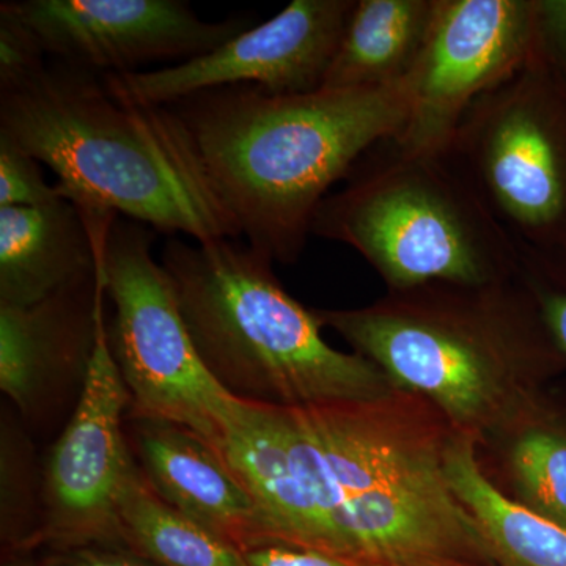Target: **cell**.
I'll list each match as a JSON object with an SVG mask.
<instances>
[{
	"label": "cell",
	"mask_w": 566,
	"mask_h": 566,
	"mask_svg": "<svg viewBox=\"0 0 566 566\" xmlns=\"http://www.w3.org/2000/svg\"><path fill=\"white\" fill-rule=\"evenodd\" d=\"M0 139L50 167L81 210L197 243L241 237L177 112L136 102L99 74L46 61L0 82Z\"/></svg>",
	"instance_id": "obj_1"
},
{
	"label": "cell",
	"mask_w": 566,
	"mask_h": 566,
	"mask_svg": "<svg viewBox=\"0 0 566 566\" xmlns=\"http://www.w3.org/2000/svg\"><path fill=\"white\" fill-rule=\"evenodd\" d=\"M409 106L408 77L290 95L233 85L170 104L245 243L274 263L300 259L335 182L400 134Z\"/></svg>",
	"instance_id": "obj_2"
},
{
	"label": "cell",
	"mask_w": 566,
	"mask_h": 566,
	"mask_svg": "<svg viewBox=\"0 0 566 566\" xmlns=\"http://www.w3.org/2000/svg\"><path fill=\"white\" fill-rule=\"evenodd\" d=\"M385 401L283 406L326 554L360 566L428 558L494 566L447 482L444 446Z\"/></svg>",
	"instance_id": "obj_3"
},
{
	"label": "cell",
	"mask_w": 566,
	"mask_h": 566,
	"mask_svg": "<svg viewBox=\"0 0 566 566\" xmlns=\"http://www.w3.org/2000/svg\"><path fill=\"white\" fill-rule=\"evenodd\" d=\"M273 263L237 240L164 245L161 264L216 381L238 400L290 408L386 400L392 382L381 368L327 344L316 311L285 292Z\"/></svg>",
	"instance_id": "obj_4"
},
{
	"label": "cell",
	"mask_w": 566,
	"mask_h": 566,
	"mask_svg": "<svg viewBox=\"0 0 566 566\" xmlns=\"http://www.w3.org/2000/svg\"><path fill=\"white\" fill-rule=\"evenodd\" d=\"M312 234L349 245L398 292L479 286L520 270V244L446 155L387 140L316 211Z\"/></svg>",
	"instance_id": "obj_5"
},
{
	"label": "cell",
	"mask_w": 566,
	"mask_h": 566,
	"mask_svg": "<svg viewBox=\"0 0 566 566\" xmlns=\"http://www.w3.org/2000/svg\"><path fill=\"white\" fill-rule=\"evenodd\" d=\"M155 233L120 218L92 229L104 289L114 305L107 334L132 397L129 417L181 424L221 455L241 400L216 381L197 352L174 283L153 259Z\"/></svg>",
	"instance_id": "obj_6"
},
{
	"label": "cell",
	"mask_w": 566,
	"mask_h": 566,
	"mask_svg": "<svg viewBox=\"0 0 566 566\" xmlns=\"http://www.w3.org/2000/svg\"><path fill=\"white\" fill-rule=\"evenodd\" d=\"M520 244L566 245V77L531 54L483 93L446 151Z\"/></svg>",
	"instance_id": "obj_7"
},
{
	"label": "cell",
	"mask_w": 566,
	"mask_h": 566,
	"mask_svg": "<svg viewBox=\"0 0 566 566\" xmlns=\"http://www.w3.org/2000/svg\"><path fill=\"white\" fill-rule=\"evenodd\" d=\"M493 289L488 283L475 286L474 297H411L316 315L378 365L392 385L427 395L458 422H471L493 403L510 335L521 334L520 324L527 322L505 307Z\"/></svg>",
	"instance_id": "obj_8"
},
{
	"label": "cell",
	"mask_w": 566,
	"mask_h": 566,
	"mask_svg": "<svg viewBox=\"0 0 566 566\" xmlns=\"http://www.w3.org/2000/svg\"><path fill=\"white\" fill-rule=\"evenodd\" d=\"M106 297L96 314V338L80 397L41 474L40 526L29 553L120 546L118 497L134 458L123 433L132 397L107 334Z\"/></svg>",
	"instance_id": "obj_9"
},
{
	"label": "cell",
	"mask_w": 566,
	"mask_h": 566,
	"mask_svg": "<svg viewBox=\"0 0 566 566\" xmlns=\"http://www.w3.org/2000/svg\"><path fill=\"white\" fill-rule=\"evenodd\" d=\"M536 0H438L395 147L446 155L465 112L531 57Z\"/></svg>",
	"instance_id": "obj_10"
},
{
	"label": "cell",
	"mask_w": 566,
	"mask_h": 566,
	"mask_svg": "<svg viewBox=\"0 0 566 566\" xmlns=\"http://www.w3.org/2000/svg\"><path fill=\"white\" fill-rule=\"evenodd\" d=\"M0 17L29 32L46 57L99 76L192 61L253 25L248 17L205 21L181 0H6Z\"/></svg>",
	"instance_id": "obj_11"
},
{
	"label": "cell",
	"mask_w": 566,
	"mask_h": 566,
	"mask_svg": "<svg viewBox=\"0 0 566 566\" xmlns=\"http://www.w3.org/2000/svg\"><path fill=\"white\" fill-rule=\"evenodd\" d=\"M356 0H293L218 50L161 70L103 74L136 102L170 106L233 85L290 95L322 88Z\"/></svg>",
	"instance_id": "obj_12"
},
{
	"label": "cell",
	"mask_w": 566,
	"mask_h": 566,
	"mask_svg": "<svg viewBox=\"0 0 566 566\" xmlns=\"http://www.w3.org/2000/svg\"><path fill=\"white\" fill-rule=\"evenodd\" d=\"M106 294L92 274L39 304H0V389L22 416L35 415L57 385H84Z\"/></svg>",
	"instance_id": "obj_13"
},
{
	"label": "cell",
	"mask_w": 566,
	"mask_h": 566,
	"mask_svg": "<svg viewBox=\"0 0 566 566\" xmlns=\"http://www.w3.org/2000/svg\"><path fill=\"white\" fill-rule=\"evenodd\" d=\"M129 422L140 469L167 504L244 553L268 545L252 494L211 446L167 420L129 417Z\"/></svg>",
	"instance_id": "obj_14"
},
{
	"label": "cell",
	"mask_w": 566,
	"mask_h": 566,
	"mask_svg": "<svg viewBox=\"0 0 566 566\" xmlns=\"http://www.w3.org/2000/svg\"><path fill=\"white\" fill-rule=\"evenodd\" d=\"M95 270L91 227L70 200L0 208V304H39Z\"/></svg>",
	"instance_id": "obj_15"
},
{
	"label": "cell",
	"mask_w": 566,
	"mask_h": 566,
	"mask_svg": "<svg viewBox=\"0 0 566 566\" xmlns=\"http://www.w3.org/2000/svg\"><path fill=\"white\" fill-rule=\"evenodd\" d=\"M444 471L494 566H566V528L502 494L483 474L471 434L446 442Z\"/></svg>",
	"instance_id": "obj_16"
},
{
	"label": "cell",
	"mask_w": 566,
	"mask_h": 566,
	"mask_svg": "<svg viewBox=\"0 0 566 566\" xmlns=\"http://www.w3.org/2000/svg\"><path fill=\"white\" fill-rule=\"evenodd\" d=\"M438 0H356L322 88H374L409 76Z\"/></svg>",
	"instance_id": "obj_17"
},
{
	"label": "cell",
	"mask_w": 566,
	"mask_h": 566,
	"mask_svg": "<svg viewBox=\"0 0 566 566\" xmlns=\"http://www.w3.org/2000/svg\"><path fill=\"white\" fill-rule=\"evenodd\" d=\"M117 516L122 547L151 564L248 566L244 551L167 504L136 461L123 480Z\"/></svg>",
	"instance_id": "obj_18"
},
{
	"label": "cell",
	"mask_w": 566,
	"mask_h": 566,
	"mask_svg": "<svg viewBox=\"0 0 566 566\" xmlns=\"http://www.w3.org/2000/svg\"><path fill=\"white\" fill-rule=\"evenodd\" d=\"M512 468L524 505L566 528V436L528 431L513 449Z\"/></svg>",
	"instance_id": "obj_19"
},
{
	"label": "cell",
	"mask_w": 566,
	"mask_h": 566,
	"mask_svg": "<svg viewBox=\"0 0 566 566\" xmlns=\"http://www.w3.org/2000/svg\"><path fill=\"white\" fill-rule=\"evenodd\" d=\"M31 457L25 449L24 434L11 422L2 423V539L6 553L28 554L39 523L28 512L33 509L25 494H31L29 483L31 465L24 463Z\"/></svg>",
	"instance_id": "obj_20"
},
{
	"label": "cell",
	"mask_w": 566,
	"mask_h": 566,
	"mask_svg": "<svg viewBox=\"0 0 566 566\" xmlns=\"http://www.w3.org/2000/svg\"><path fill=\"white\" fill-rule=\"evenodd\" d=\"M520 268L534 279L535 301L547 329L566 357V245L532 248L520 244Z\"/></svg>",
	"instance_id": "obj_21"
},
{
	"label": "cell",
	"mask_w": 566,
	"mask_h": 566,
	"mask_svg": "<svg viewBox=\"0 0 566 566\" xmlns=\"http://www.w3.org/2000/svg\"><path fill=\"white\" fill-rule=\"evenodd\" d=\"M65 199L59 185H48L41 163L0 139V208L43 207Z\"/></svg>",
	"instance_id": "obj_22"
},
{
	"label": "cell",
	"mask_w": 566,
	"mask_h": 566,
	"mask_svg": "<svg viewBox=\"0 0 566 566\" xmlns=\"http://www.w3.org/2000/svg\"><path fill=\"white\" fill-rule=\"evenodd\" d=\"M46 62L36 41L17 22L0 17V82L17 80Z\"/></svg>",
	"instance_id": "obj_23"
},
{
	"label": "cell",
	"mask_w": 566,
	"mask_h": 566,
	"mask_svg": "<svg viewBox=\"0 0 566 566\" xmlns=\"http://www.w3.org/2000/svg\"><path fill=\"white\" fill-rule=\"evenodd\" d=\"M566 77V0H536L534 52Z\"/></svg>",
	"instance_id": "obj_24"
},
{
	"label": "cell",
	"mask_w": 566,
	"mask_h": 566,
	"mask_svg": "<svg viewBox=\"0 0 566 566\" xmlns=\"http://www.w3.org/2000/svg\"><path fill=\"white\" fill-rule=\"evenodd\" d=\"M248 566H360L307 547L270 543L245 551Z\"/></svg>",
	"instance_id": "obj_25"
},
{
	"label": "cell",
	"mask_w": 566,
	"mask_h": 566,
	"mask_svg": "<svg viewBox=\"0 0 566 566\" xmlns=\"http://www.w3.org/2000/svg\"><path fill=\"white\" fill-rule=\"evenodd\" d=\"M48 566H158L120 546H87L51 554Z\"/></svg>",
	"instance_id": "obj_26"
},
{
	"label": "cell",
	"mask_w": 566,
	"mask_h": 566,
	"mask_svg": "<svg viewBox=\"0 0 566 566\" xmlns=\"http://www.w3.org/2000/svg\"><path fill=\"white\" fill-rule=\"evenodd\" d=\"M368 566H480L463 560H450V558H428V560L403 562V564L368 565Z\"/></svg>",
	"instance_id": "obj_27"
},
{
	"label": "cell",
	"mask_w": 566,
	"mask_h": 566,
	"mask_svg": "<svg viewBox=\"0 0 566 566\" xmlns=\"http://www.w3.org/2000/svg\"><path fill=\"white\" fill-rule=\"evenodd\" d=\"M2 566H40L22 553H9L3 557Z\"/></svg>",
	"instance_id": "obj_28"
}]
</instances>
